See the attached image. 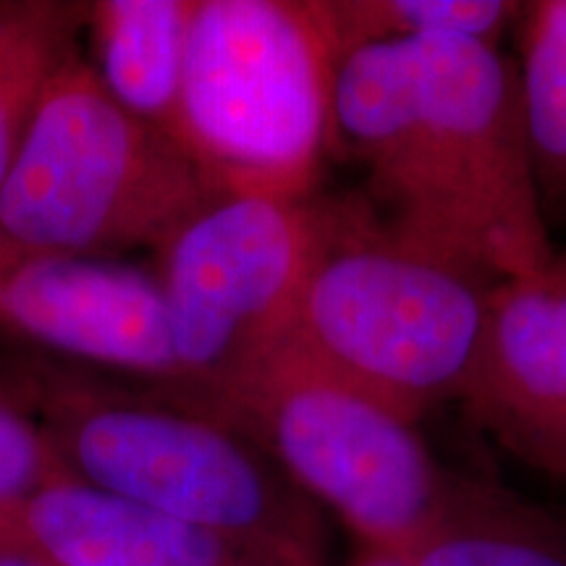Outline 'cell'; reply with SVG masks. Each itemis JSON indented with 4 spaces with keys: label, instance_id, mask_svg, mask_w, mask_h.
<instances>
[{
    "label": "cell",
    "instance_id": "cell-1",
    "mask_svg": "<svg viewBox=\"0 0 566 566\" xmlns=\"http://www.w3.org/2000/svg\"><path fill=\"white\" fill-rule=\"evenodd\" d=\"M334 129L394 239L495 286L554 265L520 74L491 42L354 48L336 69Z\"/></svg>",
    "mask_w": 566,
    "mask_h": 566
},
{
    "label": "cell",
    "instance_id": "cell-2",
    "mask_svg": "<svg viewBox=\"0 0 566 566\" xmlns=\"http://www.w3.org/2000/svg\"><path fill=\"white\" fill-rule=\"evenodd\" d=\"M30 399L69 478L292 566H325L321 506L221 415L69 375L34 378Z\"/></svg>",
    "mask_w": 566,
    "mask_h": 566
},
{
    "label": "cell",
    "instance_id": "cell-3",
    "mask_svg": "<svg viewBox=\"0 0 566 566\" xmlns=\"http://www.w3.org/2000/svg\"><path fill=\"white\" fill-rule=\"evenodd\" d=\"M338 59L325 0H197L174 142L212 195L313 197Z\"/></svg>",
    "mask_w": 566,
    "mask_h": 566
},
{
    "label": "cell",
    "instance_id": "cell-4",
    "mask_svg": "<svg viewBox=\"0 0 566 566\" xmlns=\"http://www.w3.org/2000/svg\"><path fill=\"white\" fill-rule=\"evenodd\" d=\"M210 197L181 147L126 113L74 55L48 84L0 187V268L158 250Z\"/></svg>",
    "mask_w": 566,
    "mask_h": 566
},
{
    "label": "cell",
    "instance_id": "cell-5",
    "mask_svg": "<svg viewBox=\"0 0 566 566\" xmlns=\"http://www.w3.org/2000/svg\"><path fill=\"white\" fill-rule=\"evenodd\" d=\"M493 289L359 212L331 208L289 338L417 424L443 401H462Z\"/></svg>",
    "mask_w": 566,
    "mask_h": 566
},
{
    "label": "cell",
    "instance_id": "cell-6",
    "mask_svg": "<svg viewBox=\"0 0 566 566\" xmlns=\"http://www.w3.org/2000/svg\"><path fill=\"white\" fill-rule=\"evenodd\" d=\"M313 504L365 551L401 558L449 501L454 478L417 424L302 352L292 338L218 401Z\"/></svg>",
    "mask_w": 566,
    "mask_h": 566
},
{
    "label": "cell",
    "instance_id": "cell-7",
    "mask_svg": "<svg viewBox=\"0 0 566 566\" xmlns=\"http://www.w3.org/2000/svg\"><path fill=\"white\" fill-rule=\"evenodd\" d=\"M328 226L331 205L313 197L212 195L155 250L179 396L212 412L292 336Z\"/></svg>",
    "mask_w": 566,
    "mask_h": 566
},
{
    "label": "cell",
    "instance_id": "cell-8",
    "mask_svg": "<svg viewBox=\"0 0 566 566\" xmlns=\"http://www.w3.org/2000/svg\"><path fill=\"white\" fill-rule=\"evenodd\" d=\"M0 328L171 394L181 388L158 279L111 258L51 254L0 268Z\"/></svg>",
    "mask_w": 566,
    "mask_h": 566
},
{
    "label": "cell",
    "instance_id": "cell-9",
    "mask_svg": "<svg viewBox=\"0 0 566 566\" xmlns=\"http://www.w3.org/2000/svg\"><path fill=\"white\" fill-rule=\"evenodd\" d=\"M467 415L506 454L566 485V268L491 292Z\"/></svg>",
    "mask_w": 566,
    "mask_h": 566
},
{
    "label": "cell",
    "instance_id": "cell-10",
    "mask_svg": "<svg viewBox=\"0 0 566 566\" xmlns=\"http://www.w3.org/2000/svg\"><path fill=\"white\" fill-rule=\"evenodd\" d=\"M11 548L45 566H292L69 475L13 514Z\"/></svg>",
    "mask_w": 566,
    "mask_h": 566
},
{
    "label": "cell",
    "instance_id": "cell-11",
    "mask_svg": "<svg viewBox=\"0 0 566 566\" xmlns=\"http://www.w3.org/2000/svg\"><path fill=\"white\" fill-rule=\"evenodd\" d=\"M197 0H97L84 27L105 92L126 113L174 139Z\"/></svg>",
    "mask_w": 566,
    "mask_h": 566
},
{
    "label": "cell",
    "instance_id": "cell-12",
    "mask_svg": "<svg viewBox=\"0 0 566 566\" xmlns=\"http://www.w3.org/2000/svg\"><path fill=\"white\" fill-rule=\"evenodd\" d=\"M405 566H566V522L546 509L470 478L399 558Z\"/></svg>",
    "mask_w": 566,
    "mask_h": 566
},
{
    "label": "cell",
    "instance_id": "cell-13",
    "mask_svg": "<svg viewBox=\"0 0 566 566\" xmlns=\"http://www.w3.org/2000/svg\"><path fill=\"white\" fill-rule=\"evenodd\" d=\"M87 3H0V187L27 137L48 84L69 59Z\"/></svg>",
    "mask_w": 566,
    "mask_h": 566
},
{
    "label": "cell",
    "instance_id": "cell-14",
    "mask_svg": "<svg viewBox=\"0 0 566 566\" xmlns=\"http://www.w3.org/2000/svg\"><path fill=\"white\" fill-rule=\"evenodd\" d=\"M520 95L543 210L566 212V0L525 9Z\"/></svg>",
    "mask_w": 566,
    "mask_h": 566
},
{
    "label": "cell",
    "instance_id": "cell-15",
    "mask_svg": "<svg viewBox=\"0 0 566 566\" xmlns=\"http://www.w3.org/2000/svg\"><path fill=\"white\" fill-rule=\"evenodd\" d=\"M338 55L417 38H470L495 45L527 6L509 0H325ZM342 61V59H338Z\"/></svg>",
    "mask_w": 566,
    "mask_h": 566
},
{
    "label": "cell",
    "instance_id": "cell-16",
    "mask_svg": "<svg viewBox=\"0 0 566 566\" xmlns=\"http://www.w3.org/2000/svg\"><path fill=\"white\" fill-rule=\"evenodd\" d=\"M63 475L66 470L40 422L0 396V522L11 527L13 514Z\"/></svg>",
    "mask_w": 566,
    "mask_h": 566
},
{
    "label": "cell",
    "instance_id": "cell-17",
    "mask_svg": "<svg viewBox=\"0 0 566 566\" xmlns=\"http://www.w3.org/2000/svg\"><path fill=\"white\" fill-rule=\"evenodd\" d=\"M0 566H45L19 548H0Z\"/></svg>",
    "mask_w": 566,
    "mask_h": 566
},
{
    "label": "cell",
    "instance_id": "cell-18",
    "mask_svg": "<svg viewBox=\"0 0 566 566\" xmlns=\"http://www.w3.org/2000/svg\"><path fill=\"white\" fill-rule=\"evenodd\" d=\"M352 566H405L399 562V558H391V556H384V554H375V551H365L363 556L357 558Z\"/></svg>",
    "mask_w": 566,
    "mask_h": 566
},
{
    "label": "cell",
    "instance_id": "cell-19",
    "mask_svg": "<svg viewBox=\"0 0 566 566\" xmlns=\"http://www.w3.org/2000/svg\"><path fill=\"white\" fill-rule=\"evenodd\" d=\"M0 548H11V527L0 522Z\"/></svg>",
    "mask_w": 566,
    "mask_h": 566
}]
</instances>
